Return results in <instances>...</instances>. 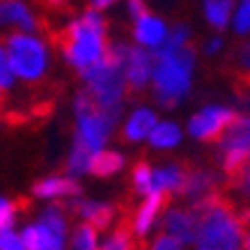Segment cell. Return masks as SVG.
I'll list each match as a JSON object with an SVG mask.
<instances>
[{"label":"cell","mask_w":250,"mask_h":250,"mask_svg":"<svg viewBox=\"0 0 250 250\" xmlns=\"http://www.w3.org/2000/svg\"><path fill=\"white\" fill-rule=\"evenodd\" d=\"M197 218V250H243V223L232 207L213 193L193 209Z\"/></svg>","instance_id":"1"},{"label":"cell","mask_w":250,"mask_h":250,"mask_svg":"<svg viewBox=\"0 0 250 250\" xmlns=\"http://www.w3.org/2000/svg\"><path fill=\"white\" fill-rule=\"evenodd\" d=\"M126 55H129L126 46L113 44L106 48L101 62L83 71L87 81V94L101 108L115 115L122 113V97L126 90Z\"/></svg>","instance_id":"2"},{"label":"cell","mask_w":250,"mask_h":250,"mask_svg":"<svg viewBox=\"0 0 250 250\" xmlns=\"http://www.w3.org/2000/svg\"><path fill=\"white\" fill-rule=\"evenodd\" d=\"M60 42L67 60L81 71H87L106 55V23L97 9H87L78 21L69 23Z\"/></svg>","instance_id":"3"},{"label":"cell","mask_w":250,"mask_h":250,"mask_svg":"<svg viewBox=\"0 0 250 250\" xmlns=\"http://www.w3.org/2000/svg\"><path fill=\"white\" fill-rule=\"evenodd\" d=\"M193 51L188 46L170 51L159 48L154 53V90L159 97V104L166 108H174L182 97L190 90V78H193Z\"/></svg>","instance_id":"4"},{"label":"cell","mask_w":250,"mask_h":250,"mask_svg":"<svg viewBox=\"0 0 250 250\" xmlns=\"http://www.w3.org/2000/svg\"><path fill=\"white\" fill-rule=\"evenodd\" d=\"M76 117H78V131L76 138L83 140L92 152H101L104 143L110 136V129L117 122L120 115L110 113L106 108H101L87 92H81L76 99Z\"/></svg>","instance_id":"5"},{"label":"cell","mask_w":250,"mask_h":250,"mask_svg":"<svg viewBox=\"0 0 250 250\" xmlns=\"http://www.w3.org/2000/svg\"><path fill=\"white\" fill-rule=\"evenodd\" d=\"M7 60L12 67V74L23 81H37L44 76L46 64H48V53L46 46L32 35H9L7 39Z\"/></svg>","instance_id":"6"},{"label":"cell","mask_w":250,"mask_h":250,"mask_svg":"<svg viewBox=\"0 0 250 250\" xmlns=\"http://www.w3.org/2000/svg\"><path fill=\"white\" fill-rule=\"evenodd\" d=\"M234 122V113L223 106H207L193 115L188 122L190 136L197 140H220V136L228 131V126Z\"/></svg>","instance_id":"7"},{"label":"cell","mask_w":250,"mask_h":250,"mask_svg":"<svg viewBox=\"0 0 250 250\" xmlns=\"http://www.w3.org/2000/svg\"><path fill=\"white\" fill-rule=\"evenodd\" d=\"M154 74V53H149L143 46L129 48L126 55V85L131 90H145V85Z\"/></svg>","instance_id":"8"},{"label":"cell","mask_w":250,"mask_h":250,"mask_svg":"<svg viewBox=\"0 0 250 250\" xmlns=\"http://www.w3.org/2000/svg\"><path fill=\"white\" fill-rule=\"evenodd\" d=\"M166 234L177 239V241L186 246V243H195L197 236V218L193 211H179V209H170L163 220Z\"/></svg>","instance_id":"9"},{"label":"cell","mask_w":250,"mask_h":250,"mask_svg":"<svg viewBox=\"0 0 250 250\" xmlns=\"http://www.w3.org/2000/svg\"><path fill=\"white\" fill-rule=\"evenodd\" d=\"M220 154L236 152L250 154V115L246 117H234V122L228 126V131L220 136Z\"/></svg>","instance_id":"10"},{"label":"cell","mask_w":250,"mask_h":250,"mask_svg":"<svg viewBox=\"0 0 250 250\" xmlns=\"http://www.w3.org/2000/svg\"><path fill=\"white\" fill-rule=\"evenodd\" d=\"M21 239L28 250H64V234L46 228L42 223L25 228Z\"/></svg>","instance_id":"11"},{"label":"cell","mask_w":250,"mask_h":250,"mask_svg":"<svg viewBox=\"0 0 250 250\" xmlns=\"http://www.w3.org/2000/svg\"><path fill=\"white\" fill-rule=\"evenodd\" d=\"M136 39L143 48H161L167 39L166 23L154 14H147L145 19L136 21Z\"/></svg>","instance_id":"12"},{"label":"cell","mask_w":250,"mask_h":250,"mask_svg":"<svg viewBox=\"0 0 250 250\" xmlns=\"http://www.w3.org/2000/svg\"><path fill=\"white\" fill-rule=\"evenodd\" d=\"M32 193L37 197H71L81 195V186L71 177H48L35 184Z\"/></svg>","instance_id":"13"},{"label":"cell","mask_w":250,"mask_h":250,"mask_svg":"<svg viewBox=\"0 0 250 250\" xmlns=\"http://www.w3.org/2000/svg\"><path fill=\"white\" fill-rule=\"evenodd\" d=\"M213 186H216V177L209 170H193V172H186V182H184V190L188 197H193L197 202H202L207 197L213 195Z\"/></svg>","instance_id":"14"},{"label":"cell","mask_w":250,"mask_h":250,"mask_svg":"<svg viewBox=\"0 0 250 250\" xmlns=\"http://www.w3.org/2000/svg\"><path fill=\"white\" fill-rule=\"evenodd\" d=\"M71 209L76 213H81L85 218L87 225H92L94 229L99 228H108V223L113 220L115 209L110 205H104V202H85V200H78L71 205Z\"/></svg>","instance_id":"15"},{"label":"cell","mask_w":250,"mask_h":250,"mask_svg":"<svg viewBox=\"0 0 250 250\" xmlns=\"http://www.w3.org/2000/svg\"><path fill=\"white\" fill-rule=\"evenodd\" d=\"M0 25H19L21 30H35L37 19L23 2H0Z\"/></svg>","instance_id":"16"},{"label":"cell","mask_w":250,"mask_h":250,"mask_svg":"<svg viewBox=\"0 0 250 250\" xmlns=\"http://www.w3.org/2000/svg\"><path fill=\"white\" fill-rule=\"evenodd\" d=\"M163 205H166V193L154 188L152 193L147 195V200L143 202V207H140V211H138V216H136V232L140 236H145L149 232V228L154 225V220H156L159 211L163 209Z\"/></svg>","instance_id":"17"},{"label":"cell","mask_w":250,"mask_h":250,"mask_svg":"<svg viewBox=\"0 0 250 250\" xmlns=\"http://www.w3.org/2000/svg\"><path fill=\"white\" fill-rule=\"evenodd\" d=\"M154 129H156V115L149 108H140L129 117L126 126H124V136L129 140H143V138L152 136Z\"/></svg>","instance_id":"18"},{"label":"cell","mask_w":250,"mask_h":250,"mask_svg":"<svg viewBox=\"0 0 250 250\" xmlns=\"http://www.w3.org/2000/svg\"><path fill=\"white\" fill-rule=\"evenodd\" d=\"M184 182H186V172L177 166L161 167L154 172V188L156 190H184Z\"/></svg>","instance_id":"19"},{"label":"cell","mask_w":250,"mask_h":250,"mask_svg":"<svg viewBox=\"0 0 250 250\" xmlns=\"http://www.w3.org/2000/svg\"><path fill=\"white\" fill-rule=\"evenodd\" d=\"M122 167H124V156L120 152H106V149H101L92 159L90 172L99 174V177H108V174L120 172Z\"/></svg>","instance_id":"20"},{"label":"cell","mask_w":250,"mask_h":250,"mask_svg":"<svg viewBox=\"0 0 250 250\" xmlns=\"http://www.w3.org/2000/svg\"><path fill=\"white\" fill-rule=\"evenodd\" d=\"M92 159H94V152H92L83 140L76 138V140H74V147H71V154H69L67 170L74 174V177H76V174H83V172H90Z\"/></svg>","instance_id":"21"},{"label":"cell","mask_w":250,"mask_h":250,"mask_svg":"<svg viewBox=\"0 0 250 250\" xmlns=\"http://www.w3.org/2000/svg\"><path fill=\"white\" fill-rule=\"evenodd\" d=\"M182 140V131L177 124L172 122H163V124H156V129L152 131L149 136V143L159 149H167V147H174V145Z\"/></svg>","instance_id":"22"},{"label":"cell","mask_w":250,"mask_h":250,"mask_svg":"<svg viewBox=\"0 0 250 250\" xmlns=\"http://www.w3.org/2000/svg\"><path fill=\"white\" fill-rule=\"evenodd\" d=\"M232 2H228V0H220V2H213V0H209V2H205V16L207 21L211 23L213 28H218V30H223L225 25L229 23V16H232Z\"/></svg>","instance_id":"23"},{"label":"cell","mask_w":250,"mask_h":250,"mask_svg":"<svg viewBox=\"0 0 250 250\" xmlns=\"http://www.w3.org/2000/svg\"><path fill=\"white\" fill-rule=\"evenodd\" d=\"M74 248L76 250H99L97 248V229L83 223L76 228V234H74Z\"/></svg>","instance_id":"24"},{"label":"cell","mask_w":250,"mask_h":250,"mask_svg":"<svg viewBox=\"0 0 250 250\" xmlns=\"http://www.w3.org/2000/svg\"><path fill=\"white\" fill-rule=\"evenodd\" d=\"M133 184L140 193H147V195L154 190V172L147 163H138L133 167Z\"/></svg>","instance_id":"25"},{"label":"cell","mask_w":250,"mask_h":250,"mask_svg":"<svg viewBox=\"0 0 250 250\" xmlns=\"http://www.w3.org/2000/svg\"><path fill=\"white\" fill-rule=\"evenodd\" d=\"M101 250H131V232L129 228H117L113 232V234L106 239V243H104V248Z\"/></svg>","instance_id":"26"},{"label":"cell","mask_w":250,"mask_h":250,"mask_svg":"<svg viewBox=\"0 0 250 250\" xmlns=\"http://www.w3.org/2000/svg\"><path fill=\"white\" fill-rule=\"evenodd\" d=\"M14 218H16L14 202L0 197V232H9V228L14 225Z\"/></svg>","instance_id":"27"},{"label":"cell","mask_w":250,"mask_h":250,"mask_svg":"<svg viewBox=\"0 0 250 250\" xmlns=\"http://www.w3.org/2000/svg\"><path fill=\"white\" fill-rule=\"evenodd\" d=\"M234 28L239 35L250 32V0L239 7V12H236V16H234Z\"/></svg>","instance_id":"28"},{"label":"cell","mask_w":250,"mask_h":250,"mask_svg":"<svg viewBox=\"0 0 250 250\" xmlns=\"http://www.w3.org/2000/svg\"><path fill=\"white\" fill-rule=\"evenodd\" d=\"M12 83H14V74H12V67H9L7 51L0 46V87H9Z\"/></svg>","instance_id":"29"},{"label":"cell","mask_w":250,"mask_h":250,"mask_svg":"<svg viewBox=\"0 0 250 250\" xmlns=\"http://www.w3.org/2000/svg\"><path fill=\"white\" fill-rule=\"evenodd\" d=\"M234 179V186H236V190H241L243 195H248L250 197V159L246 161V166L239 170V172L232 177Z\"/></svg>","instance_id":"30"},{"label":"cell","mask_w":250,"mask_h":250,"mask_svg":"<svg viewBox=\"0 0 250 250\" xmlns=\"http://www.w3.org/2000/svg\"><path fill=\"white\" fill-rule=\"evenodd\" d=\"M0 250H28L25 243L14 232H0Z\"/></svg>","instance_id":"31"},{"label":"cell","mask_w":250,"mask_h":250,"mask_svg":"<svg viewBox=\"0 0 250 250\" xmlns=\"http://www.w3.org/2000/svg\"><path fill=\"white\" fill-rule=\"evenodd\" d=\"M149 250H184V246L177 239H172V236L161 234V236H156V241L152 243Z\"/></svg>","instance_id":"32"},{"label":"cell","mask_w":250,"mask_h":250,"mask_svg":"<svg viewBox=\"0 0 250 250\" xmlns=\"http://www.w3.org/2000/svg\"><path fill=\"white\" fill-rule=\"evenodd\" d=\"M129 12H131V16H133L136 21H140V19H145V16L149 14V9L145 7L143 2H129Z\"/></svg>","instance_id":"33"},{"label":"cell","mask_w":250,"mask_h":250,"mask_svg":"<svg viewBox=\"0 0 250 250\" xmlns=\"http://www.w3.org/2000/svg\"><path fill=\"white\" fill-rule=\"evenodd\" d=\"M218 48H220V42H218V39H211V42H209V46H207V53H216Z\"/></svg>","instance_id":"34"}]
</instances>
